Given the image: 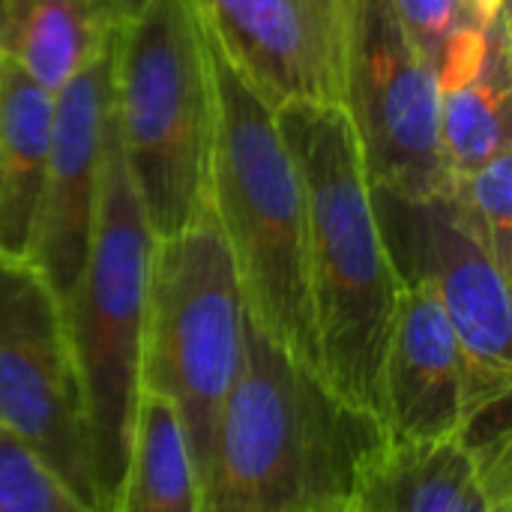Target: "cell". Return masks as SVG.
<instances>
[{"instance_id":"cell-1","label":"cell","mask_w":512,"mask_h":512,"mask_svg":"<svg viewBox=\"0 0 512 512\" xmlns=\"http://www.w3.org/2000/svg\"><path fill=\"white\" fill-rule=\"evenodd\" d=\"M276 120L306 201L318 378L342 408L381 429V366L402 282L378 228L357 132L339 102H288Z\"/></svg>"},{"instance_id":"cell-2","label":"cell","mask_w":512,"mask_h":512,"mask_svg":"<svg viewBox=\"0 0 512 512\" xmlns=\"http://www.w3.org/2000/svg\"><path fill=\"white\" fill-rule=\"evenodd\" d=\"M381 435L249 318L240 372L213 429L204 512H348Z\"/></svg>"},{"instance_id":"cell-3","label":"cell","mask_w":512,"mask_h":512,"mask_svg":"<svg viewBox=\"0 0 512 512\" xmlns=\"http://www.w3.org/2000/svg\"><path fill=\"white\" fill-rule=\"evenodd\" d=\"M204 36L213 84L210 210L234 255L249 318L318 378L303 183L276 111Z\"/></svg>"},{"instance_id":"cell-4","label":"cell","mask_w":512,"mask_h":512,"mask_svg":"<svg viewBox=\"0 0 512 512\" xmlns=\"http://www.w3.org/2000/svg\"><path fill=\"white\" fill-rule=\"evenodd\" d=\"M153 255L156 234L132 183L111 105L87 258L75 288L63 300L105 510L111 507L126 468L141 399Z\"/></svg>"},{"instance_id":"cell-5","label":"cell","mask_w":512,"mask_h":512,"mask_svg":"<svg viewBox=\"0 0 512 512\" xmlns=\"http://www.w3.org/2000/svg\"><path fill=\"white\" fill-rule=\"evenodd\" d=\"M114 126L156 237L210 210L213 84L195 0H147L117 30Z\"/></svg>"},{"instance_id":"cell-6","label":"cell","mask_w":512,"mask_h":512,"mask_svg":"<svg viewBox=\"0 0 512 512\" xmlns=\"http://www.w3.org/2000/svg\"><path fill=\"white\" fill-rule=\"evenodd\" d=\"M246 321L234 255L213 210L156 237L141 390H156L177 408L201 483L216 417L240 372Z\"/></svg>"},{"instance_id":"cell-7","label":"cell","mask_w":512,"mask_h":512,"mask_svg":"<svg viewBox=\"0 0 512 512\" xmlns=\"http://www.w3.org/2000/svg\"><path fill=\"white\" fill-rule=\"evenodd\" d=\"M372 201L399 282L423 285L438 300L465 351L477 414L504 408L512 393L510 276L456 216L447 189L411 198L372 186Z\"/></svg>"},{"instance_id":"cell-8","label":"cell","mask_w":512,"mask_h":512,"mask_svg":"<svg viewBox=\"0 0 512 512\" xmlns=\"http://www.w3.org/2000/svg\"><path fill=\"white\" fill-rule=\"evenodd\" d=\"M0 426L105 510L63 300L27 258L9 255H0Z\"/></svg>"},{"instance_id":"cell-9","label":"cell","mask_w":512,"mask_h":512,"mask_svg":"<svg viewBox=\"0 0 512 512\" xmlns=\"http://www.w3.org/2000/svg\"><path fill=\"white\" fill-rule=\"evenodd\" d=\"M342 108L375 189L411 198L447 189L438 81L390 0H348Z\"/></svg>"},{"instance_id":"cell-10","label":"cell","mask_w":512,"mask_h":512,"mask_svg":"<svg viewBox=\"0 0 512 512\" xmlns=\"http://www.w3.org/2000/svg\"><path fill=\"white\" fill-rule=\"evenodd\" d=\"M234 72L276 111L339 102L348 0H195Z\"/></svg>"},{"instance_id":"cell-11","label":"cell","mask_w":512,"mask_h":512,"mask_svg":"<svg viewBox=\"0 0 512 512\" xmlns=\"http://www.w3.org/2000/svg\"><path fill=\"white\" fill-rule=\"evenodd\" d=\"M114 39L54 96L51 150L27 261L60 300L75 288L87 258L114 105Z\"/></svg>"},{"instance_id":"cell-12","label":"cell","mask_w":512,"mask_h":512,"mask_svg":"<svg viewBox=\"0 0 512 512\" xmlns=\"http://www.w3.org/2000/svg\"><path fill=\"white\" fill-rule=\"evenodd\" d=\"M480 420L465 351L438 306L414 282H402L381 366V432L402 444L462 438Z\"/></svg>"},{"instance_id":"cell-13","label":"cell","mask_w":512,"mask_h":512,"mask_svg":"<svg viewBox=\"0 0 512 512\" xmlns=\"http://www.w3.org/2000/svg\"><path fill=\"white\" fill-rule=\"evenodd\" d=\"M117 0H3L0 60L57 96L123 27Z\"/></svg>"},{"instance_id":"cell-14","label":"cell","mask_w":512,"mask_h":512,"mask_svg":"<svg viewBox=\"0 0 512 512\" xmlns=\"http://www.w3.org/2000/svg\"><path fill=\"white\" fill-rule=\"evenodd\" d=\"M51 126L54 96L0 60V255L30 258Z\"/></svg>"},{"instance_id":"cell-15","label":"cell","mask_w":512,"mask_h":512,"mask_svg":"<svg viewBox=\"0 0 512 512\" xmlns=\"http://www.w3.org/2000/svg\"><path fill=\"white\" fill-rule=\"evenodd\" d=\"M438 96V132L447 183L471 174L492 156L512 150V45L507 9L489 27V45L480 66L462 81L438 90Z\"/></svg>"},{"instance_id":"cell-16","label":"cell","mask_w":512,"mask_h":512,"mask_svg":"<svg viewBox=\"0 0 512 512\" xmlns=\"http://www.w3.org/2000/svg\"><path fill=\"white\" fill-rule=\"evenodd\" d=\"M471 465V435L435 444L381 435L360 465L348 512H456Z\"/></svg>"},{"instance_id":"cell-17","label":"cell","mask_w":512,"mask_h":512,"mask_svg":"<svg viewBox=\"0 0 512 512\" xmlns=\"http://www.w3.org/2000/svg\"><path fill=\"white\" fill-rule=\"evenodd\" d=\"M108 512H204V483L177 408L141 390L126 468Z\"/></svg>"},{"instance_id":"cell-18","label":"cell","mask_w":512,"mask_h":512,"mask_svg":"<svg viewBox=\"0 0 512 512\" xmlns=\"http://www.w3.org/2000/svg\"><path fill=\"white\" fill-rule=\"evenodd\" d=\"M447 195L465 228L486 246L495 264L512 273V150H504L474 168L471 174L450 180Z\"/></svg>"},{"instance_id":"cell-19","label":"cell","mask_w":512,"mask_h":512,"mask_svg":"<svg viewBox=\"0 0 512 512\" xmlns=\"http://www.w3.org/2000/svg\"><path fill=\"white\" fill-rule=\"evenodd\" d=\"M0 512H105L78 498L33 450L0 426Z\"/></svg>"},{"instance_id":"cell-20","label":"cell","mask_w":512,"mask_h":512,"mask_svg":"<svg viewBox=\"0 0 512 512\" xmlns=\"http://www.w3.org/2000/svg\"><path fill=\"white\" fill-rule=\"evenodd\" d=\"M474 465L456 512H512V432L507 414L492 429L474 423Z\"/></svg>"},{"instance_id":"cell-21","label":"cell","mask_w":512,"mask_h":512,"mask_svg":"<svg viewBox=\"0 0 512 512\" xmlns=\"http://www.w3.org/2000/svg\"><path fill=\"white\" fill-rule=\"evenodd\" d=\"M390 6L432 72L441 69L447 51L462 33L486 27L471 0H390Z\"/></svg>"},{"instance_id":"cell-22","label":"cell","mask_w":512,"mask_h":512,"mask_svg":"<svg viewBox=\"0 0 512 512\" xmlns=\"http://www.w3.org/2000/svg\"><path fill=\"white\" fill-rule=\"evenodd\" d=\"M471 6L477 9V15H480L486 24H492V21L507 9V0H471Z\"/></svg>"},{"instance_id":"cell-23","label":"cell","mask_w":512,"mask_h":512,"mask_svg":"<svg viewBox=\"0 0 512 512\" xmlns=\"http://www.w3.org/2000/svg\"><path fill=\"white\" fill-rule=\"evenodd\" d=\"M117 3L123 6V12H126V18H129V15H132V12H138L147 0H117Z\"/></svg>"}]
</instances>
